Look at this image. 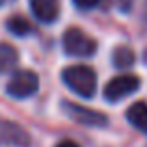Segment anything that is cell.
<instances>
[{
  "label": "cell",
  "instance_id": "1",
  "mask_svg": "<svg viewBox=\"0 0 147 147\" xmlns=\"http://www.w3.org/2000/svg\"><path fill=\"white\" fill-rule=\"evenodd\" d=\"M61 80L69 90L84 99H91L97 90V75L88 65H69L61 71Z\"/></svg>",
  "mask_w": 147,
  "mask_h": 147
},
{
  "label": "cell",
  "instance_id": "2",
  "mask_svg": "<svg viewBox=\"0 0 147 147\" xmlns=\"http://www.w3.org/2000/svg\"><path fill=\"white\" fill-rule=\"evenodd\" d=\"M65 54L75 58H90L97 52V41L84 34L80 28H67L61 37Z\"/></svg>",
  "mask_w": 147,
  "mask_h": 147
},
{
  "label": "cell",
  "instance_id": "3",
  "mask_svg": "<svg viewBox=\"0 0 147 147\" xmlns=\"http://www.w3.org/2000/svg\"><path fill=\"white\" fill-rule=\"evenodd\" d=\"M37 88H39V78L36 73L30 69H21L11 75L6 86V93L13 99H28L37 91Z\"/></svg>",
  "mask_w": 147,
  "mask_h": 147
},
{
  "label": "cell",
  "instance_id": "4",
  "mask_svg": "<svg viewBox=\"0 0 147 147\" xmlns=\"http://www.w3.org/2000/svg\"><path fill=\"white\" fill-rule=\"evenodd\" d=\"M63 112L69 119L80 123V125H86V127L100 129V127L108 125V117L102 112L91 110V108H86L82 104H75V102H69V100H63Z\"/></svg>",
  "mask_w": 147,
  "mask_h": 147
},
{
  "label": "cell",
  "instance_id": "5",
  "mask_svg": "<svg viewBox=\"0 0 147 147\" xmlns=\"http://www.w3.org/2000/svg\"><path fill=\"white\" fill-rule=\"evenodd\" d=\"M140 88V78L136 75H119L108 80L104 86V99L108 102H117V100L132 95Z\"/></svg>",
  "mask_w": 147,
  "mask_h": 147
},
{
  "label": "cell",
  "instance_id": "6",
  "mask_svg": "<svg viewBox=\"0 0 147 147\" xmlns=\"http://www.w3.org/2000/svg\"><path fill=\"white\" fill-rule=\"evenodd\" d=\"M30 9L37 21L50 24L60 15V0H30Z\"/></svg>",
  "mask_w": 147,
  "mask_h": 147
},
{
  "label": "cell",
  "instance_id": "7",
  "mask_svg": "<svg viewBox=\"0 0 147 147\" xmlns=\"http://www.w3.org/2000/svg\"><path fill=\"white\" fill-rule=\"evenodd\" d=\"M127 119L132 127H136L140 132L147 134V102H138L130 104L129 110H127Z\"/></svg>",
  "mask_w": 147,
  "mask_h": 147
},
{
  "label": "cell",
  "instance_id": "8",
  "mask_svg": "<svg viewBox=\"0 0 147 147\" xmlns=\"http://www.w3.org/2000/svg\"><path fill=\"white\" fill-rule=\"evenodd\" d=\"M19 63V52L9 43H0V75L9 73Z\"/></svg>",
  "mask_w": 147,
  "mask_h": 147
},
{
  "label": "cell",
  "instance_id": "9",
  "mask_svg": "<svg viewBox=\"0 0 147 147\" xmlns=\"http://www.w3.org/2000/svg\"><path fill=\"white\" fill-rule=\"evenodd\" d=\"M6 28H7L9 34H13V36H17V37H24V36H28V34L34 32L30 21L24 19V17H21V15H13V17L7 19L6 21Z\"/></svg>",
  "mask_w": 147,
  "mask_h": 147
},
{
  "label": "cell",
  "instance_id": "10",
  "mask_svg": "<svg viewBox=\"0 0 147 147\" xmlns=\"http://www.w3.org/2000/svg\"><path fill=\"white\" fill-rule=\"evenodd\" d=\"M112 61H114V65L117 69H129L136 61V54L129 47H117L112 54Z\"/></svg>",
  "mask_w": 147,
  "mask_h": 147
},
{
  "label": "cell",
  "instance_id": "11",
  "mask_svg": "<svg viewBox=\"0 0 147 147\" xmlns=\"http://www.w3.org/2000/svg\"><path fill=\"white\" fill-rule=\"evenodd\" d=\"M73 4L82 11H90V9H93V7L99 6L100 0H73Z\"/></svg>",
  "mask_w": 147,
  "mask_h": 147
},
{
  "label": "cell",
  "instance_id": "12",
  "mask_svg": "<svg viewBox=\"0 0 147 147\" xmlns=\"http://www.w3.org/2000/svg\"><path fill=\"white\" fill-rule=\"evenodd\" d=\"M54 147H80V145L75 144V142H71V140H61L60 144H56Z\"/></svg>",
  "mask_w": 147,
  "mask_h": 147
},
{
  "label": "cell",
  "instance_id": "13",
  "mask_svg": "<svg viewBox=\"0 0 147 147\" xmlns=\"http://www.w3.org/2000/svg\"><path fill=\"white\" fill-rule=\"evenodd\" d=\"M144 17L147 19V2H145V6H144Z\"/></svg>",
  "mask_w": 147,
  "mask_h": 147
},
{
  "label": "cell",
  "instance_id": "14",
  "mask_svg": "<svg viewBox=\"0 0 147 147\" xmlns=\"http://www.w3.org/2000/svg\"><path fill=\"white\" fill-rule=\"evenodd\" d=\"M7 2V0H0V6H4V4H6Z\"/></svg>",
  "mask_w": 147,
  "mask_h": 147
}]
</instances>
